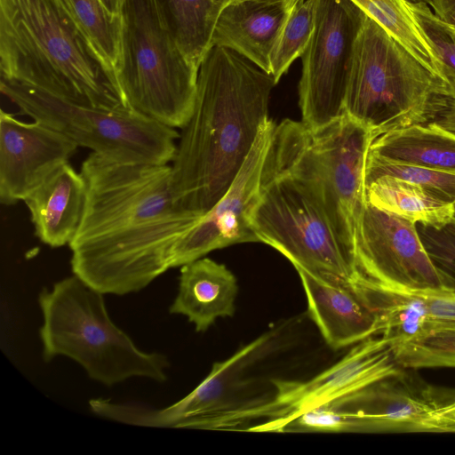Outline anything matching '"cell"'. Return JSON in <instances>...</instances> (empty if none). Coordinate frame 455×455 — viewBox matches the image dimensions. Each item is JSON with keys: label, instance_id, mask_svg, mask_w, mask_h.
I'll use <instances>...</instances> for the list:
<instances>
[{"label": "cell", "instance_id": "5bb4252c", "mask_svg": "<svg viewBox=\"0 0 455 455\" xmlns=\"http://www.w3.org/2000/svg\"><path fill=\"white\" fill-rule=\"evenodd\" d=\"M274 333H266L248 343L228 359L215 363L206 378L188 395L164 409L138 403L110 401L103 415L111 420L151 427L196 428L204 420L227 408L225 398L243 371L259 359L270 347Z\"/></svg>", "mask_w": 455, "mask_h": 455}, {"label": "cell", "instance_id": "6da1fadb", "mask_svg": "<svg viewBox=\"0 0 455 455\" xmlns=\"http://www.w3.org/2000/svg\"><path fill=\"white\" fill-rule=\"evenodd\" d=\"M80 172L86 196L68 244L72 271L104 294L140 291L172 268L177 243L202 216L174 204L169 164L92 152Z\"/></svg>", "mask_w": 455, "mask_h": 455}, {"label": "cell", "instance_id": "d6a6232c", "mask_svg": "<svg viewBox=\"0 0 455 455\" xmlns=\"http://www.w3.org/2000/svg\"><path fill=\"white\" fill-rule=\"evenodd\" d=\"M418 432L455 433V397L437 404L420 423Z\"/></svg>", "mask_w": 455, "mask_h": 455}, {"label": "cell", "instance_id": "9a60e30c", "mask_svg": "<svg viewBox=\"0 0 455 455\" xmlns=\"http://www.w3.org/2000/svg\"><path fill=\"white\" fill-rule=\"evenodd\" d=\"M78 145L61 132L0 111V202L24 200L52 172L68 163Z\"/></svg>", "mask_w": 455, "mask_h": 455}, {"label": "cell", "instance_id": "cb8c5ba5", "mask_svg": "<svg viewBox=\"0 0 455 455\" xmlns=\"http://www.w3.org/2000/svg\"><path fill=\"white\" fill-rule=\"evenodd\" d=\"M403 45L434 75L444 81L443 64L419 28L408 0H350Z\"/></svg>", "mask_w": 455, "mask_h": 455}, {"label": "cell", "instance_id": "5b68a950", "mask_svg": "<svg viewBox=\"0 0 455 455\" xmlns=\"http://www.w3.org/2000/svg\"><path fill=\"white\" fill-rule=\"evenodd\" d=\"M103 295L76 275L40 292L44 359L71 358L91 379L106 386L132 377L165 381L170 367L167 356L140 349L112 322Z\"/></svg>", "mask_w": 455, "mask_h": 455}, {"label": "cell", "instance_id": "4fadbf2b", "mask_svg": "<svg viewBox=\"0 0 455 455\" xmlns=\"http://www.w3.org/2000/svg\"><path fill=\"white\" fill-rule=\"evenodd\" d=\"M275 125L269 118L261 124L251 152L227 193L177 243L172 267H181L217 249L259 242L252 219L261 196L264 164Z\"/></svg>", "mask_w": 455, "mask_h": 455}, {"label": "cell", "instance_id": "f546056e", "mask_svg": "<svg viewBox=\"0 0 455 455\" xmlns=\"http://www.w3.org/2000/svg\"><path fill=\"white\" fill-rule=\"evenodd\" d=\"M410 8L443 64L455 70V25L439 18L423 0L410 2Z\"/></svg>", "mask_w": 455, "mask_h": 455}, {"label": "cell", "instance_id": "e575fe53", "mask_svg": "<svg viewBox=\"0 0 455 455\" xmlns=\"http://www.w3.org/2000/svg\"><path fill=\"white\" fill-rule=\"evenodd\" d=\"M126 0H100L106 10L112 15L121 16Z\"/></svg>", "mask_w": 455, "mask_h": 455}, {"label": "cell", "instance_id": "d590c367", "mask_svg": "<svg viewBox=\"0 0 455 455\" xmlns=\"http://www.w3.org/2000/svg\"><path fill=\"white\" fill-rule=\"evenodd\" d=\"M229 1H234V0H227V2H229ZM254 1L265 2V3H283V2H296L297 0H254Z\"/></svg>", "mask_w": 455, "mask_h": 455}, {"label": "cell", "instance_id": "44dd1931", "mask_svg": "<svg viewBox=\"0 0 455 455\" xmlns=\"http://www.w3.org/2000/svg\"><path fill=\"white\" fill-rule=\"evenodd\" d=\"M369 152L380 158L455 173V135L428 124L375 137Z\"/></svg>", "mask_w": 455, "mask_h": 455}, {"label": "cell", "instance_id": "484cf974", "mask_svg": "<svg viewBox=\"0 0 455 455\" xmlns=\"http://www.w3.org/2000/svg\"><path fill=\"white\" fill-rule=\"evenodd\" d=\"M316 0H297L271 55V75L278 83L307 49L315 28Z\"/></svg>", "mask_w": 455, "mask_h": 455}, {"label": "cell", "instance_id": "7402d4cb", "mask_svg": "<svg viewBox=\"0 0 455 455\" xmlns=\"http://www.w3.org/2000/svg\"><path fill=\"white\" fill-rule=\"evenodd\" d=\"M227 0H152L159 21L187 60L199 69L212 46L218 17Z\"/></svg>", "mask_w": 455, "mask_h": 455}, {"label": "cell", "instance_id": "f1b7e54d", "mask_svg": "<svg viewBox=\"0 0 455 455\" xmlns=\"http://www.w3.org/2000/svg\"><path fill=\"white\" fill-rule=\"evenodd\" d=\"M416 228L432 263L455 289V219L438 226L416 223Z\"/></svg>", "mask_w": 455, "mask_h": 455}, {"label": "cell", "instance_id": "d4e9b609", "mask_svg": "<svg viewBox=\"0 0 455 455\" xmlns=\"http://www.w3.org/2000/svg\"><path fill=\"white\" fill-rule=\"evenodd\" d=\"M104 60L115 69L119 58L121 16L110 14L100 0H59Z\"/></svg>", "mask_w": 455, "mask_h": 455}, {"label": "cell", "instance_id": "836d02e7", "mask_svg": "<svg viewBox=\"0 0 455 455\" xmlns=\"http://www.w3.org/2000/svg\"><path fill=\"white\" fill-rule=\"evenodd\" d=\"M442 20L455 25V0H426Z\"/></svg>", "mask_w": 455, "mask_h": 455}, {"label": "cell", "instance_id": "e0dca14e", "mask_svg": "<svg viewBox=\"0 0 455 455\" xmlns=\"http://www.w3.org/2000/svg\"><path fill=\"white\" fill-rule=\"evenodd\" d=\"M295 3L227 2L218 17L212 46L232 50L271 75V55Z\"/></svg>", "mask_w": 455, "mask_h": 455}, {"label": "cell", "instance_id": "1f68e13d", "mask_svg": "<svg viewBox=\"0 0 455 455\" xmlns=\"http://www.w3.org/2000/svg\"><path fill=\"white\" fill-rule=\"evenodd\" d=\"M443 74L439 108L427 124L455 135V70L443 64Z\"/></svg>", "mask_w": 455, "mask_h": 455}, {"label": "cell", "instance_id": "83f0119b", "mask_svg": "<svg viewBox=\"0 0 455 455\" xmlns=\"http://www.w3.org/2000/svg\"><path fill=\"white\" fill-rule=\"evenodd\" d=\"M393 350L396 362L404 369L455 368V331L436 333Z\"/></svg>", "mask_w": 455, "mask_h": 455}, {"label": "cell", "instance_id": "30bf717a", "mask_svg": "<svg viewBox=\"0 0 455 455\" xmlns=\"http://www.w3.org/2000/svg\"><path fill=\"white\" fill-rule=\"evenodd\" d=\"M404 370L395 358L391 341L381 335L373 336L355 344L338 363L309 380L275 381L276 391L271 400L242 405L236 410L235 419L243 425L267 418V421L247 431L281 432L299 414L335 404Z\"/></svg>", "mask_w": 455, "mask_h": 455}, {"label": "cell", "instance_id": "8d00e7d4", "mask_svg": "<svg viewBox=\"0 0 455 455\" xmlns=\"http://www.w3.org/2000/svg\"><path fill=\"white\" fill-rule=\"evenodd\" d=\"M453 210H454V212H453V218L455 219V204H453Z\"/></svg>", "mask_w": 455, "mask_h": 455}, {"label": "cell", "instance_id": "8992f818", "mask_svg": "<svg viewBox=\"0 0 455 455\" xmlns=\"http://www.w3.org/2000/svg\"><path fill=\"white\" fill-rule=\"evenodd\" d=\"M444 81L366 15L357 36L344 112L375 137L427 124L439 107Z\"/></svg>", "mask_w": 455, "mask_h": 455}, {"label": "cell", "instance_id": "603a6c76", "mask_svg": "<svg viewBox=\"0 0 455 455\" xmlns=\"http://www.w3.org/2000/svg\"><path fill=\"white\" fill-rule=\"evenodd\" d=\"M366 203L414 223L442 225L453 218V204L424 188L392 176L365 183Z\"/></svg>", "mask_w": 455, "mask_h": 455}, {"label": "cell", "instance_id": "4dcf8cb0", "mask_svg": "<svg viewBox=\"0 0 455 455\" xmlns=\"http://www.w3.org/2000/svg\"><path fill=\"white\" fill-rule=\"evenodd\" d=\"M357 432L355 418L335 405H323L304 411L283 427L281 432Z\"/></svg>", "mask_w": 455, "mask_h": 455}, {"label": "cell", "instance_id": "3957f363", "mask_svg": "<svg viewBox=\"0 0 455 455\" xmlns=\"http://www.w3.org/2000/svg\"><path fill=\"white\" fill-rule=\"evenodd\" d=\"M0 76L79 106L132 108L115 69L59 0H0Z\"/></svg>", "mask_w": 455, "mask_h": 455}, {"label": "cell", "instance_id": "7a4b0ae2", "mask_svg": "<svg viewBox=\"0 0 455 455\" xmlns=\"http://www.w3.org/2000/svg\"><path fill=\"white\" fill-rule=\"evenodd\" d=\"M276 84L272 75L235 52L216 45L209 49L171 165L177 207L202 216L227 193L268 118Z\"/></svg>", "mask_w": 455, "mask_h": 455}, {"label": "cell", "instance_id": "8fae6325", "mask_svg": "<svg viewBox=\"0 0 455 455\" xmlns=\"http://www.w3.org/2000/svg\"><path fill=\"white\" fill-rule=\"evenodd\" d=\"M366 14L350 0H316L315 28L302 54L301 121L316 129L344 112L355 44Z\"/></svg>", "mask_w": 455, "mask_h": 455}, {"label": "cell", "instance_id": "9c48e42d", "mask_svg": "<svg viewBox=\"0 0 455 455\" xmlns=\"http://www.w3.org/2000/svg\"><path fill=\"white\" fill-rule=\"evenodd\" d=\"M252 228L259 242L281 252L296 270L354 290L364 281L322 207L290 176L263 170Z\"/></svg>", "mask_w": 455, "mask_h": 455}, {"label": "cell", "instance_id": "277c9868", "mask_svg": "<svg viewBox=\"0 0 455 455\" xmlns=\"http://www.w3.org/2000/svg\"><path fill=\"white\" fill-rule=\"evenodd\" d=\"M374 138L371 128L345 112L316 129L284 119L275 125L264 164L307 188L355 261L366 204V161Z\"/></svg>", "mask_w": 455, "mask_h": 455}, {"label": "cell", "instance_id": "ac0fdd59", "mask_svg": "<svg viewBox=\"0 0 455 455\" xmlns=\"http://www.w3.org/2000/svg\"><path fill=\"white\" fill-rule=\"evenodd\" d=\"M308 314L333 349L380 335L376 314L355 290L325 282L298 269Z\"/></svg>", "mask_w": 455, "mask_h": 455}, {"label": "cell", "instance_id": "2e32d148", "mask_svg": "<svg viewBox=\"0 0 455 455\" xmlns=\"http://www.w3.org/2000/svg\"><path fill=\"white\" fill-rule=\"evenodd\" d=\"M405 370L332 405L355 418L357 432H418L429 412L446 398L432 387L414 382Z\"/></svg>", "mask_w": 455, "mask_h": 455}, {"label": "cell", "instance_id": "52a82bcc", "mask_svg": "<svg viewBox=\"0 0 455 455\" xmlns=\"http://www.w3.org/2000/svg\"><path fill=\"white\" fill-rule=\"evenodd\" d=\"M115 72L134 110L182 129L196 99L198 68L161 25L152 0H126Z\"/></svg>", "mask_w": 455, "mask_h": 455}, {"label": "cell", "instance_id": "d6986e66", "mask_svg": "<svg viewBox=\"0 0 455 455\" xmlns=\"http://www.w3.org/2000/svg\"><path fill=\"white\" fill-rule=\"evenodd\" d=\"M85 196V180L68 163L52 172L23 200L37 238L52 248L69 244L79 227Z\"/></svg>", "mask_w": 455, "mask_h": 455}, {"label": "cell", "instance_id": "ffe728a7", "mask_svg": "<svg viewBox=\"0 0 455 455\" xmlns=\"http://www.w3.org/2000/svg\"><path fill=\"white\" fill-rule=\"evenodd\" d=\"M237 293L236 278L224 264L200 258L181 266L178 293L169 311L187 316L203 332L218 318L235 314Z\"/></svg>", "mask_w": 455, "mask_h": 455}, {"label": "cell", "instance_id": "74e56055", "mask_svg": "<svg viewBox=\"0 0 455 455\" xmlns=\"http://www.w3.org/2000/svg\"><path fill=\"white\" fill-rule=\"evenodd\" d=\"M409 2H419V1H421V0H408Z\"/></svg>", "mask_w": 455, "mask_h": 455}, {"label": "cell", "instance_id": "4316f807", "mask_svg": "<svg viewBox=\"0 0 455 455\" xmlns=\"http://www.w3.org/2000/svg\"><path fill=\"white\" fill-rule=\"evenodd\" d=\"M380 176H392L413 183L438 199L455 204V173L395 163L368 152L365 183Z\"/></svg>", "mask_w": 455, "mask_h": 455}, {"label": "cell", "instance_id": "ba28073f", "mask_svg": "<svg viewBox=\"0 0 455 455\" xmlns=\"http://www.w3.org/2000/svg\"><path fill=\"white\" fill-rule=\"evenodd\" d=\"M0 89L22 114L94 153L121 162L153 164H168L175 156L180 133L133 108L79 106L4 76Z\"/></svg>", "mask_w": 455, "mask_h": 455}, {"label": "cell", "instance_id": "7c38bea8", "mask_svg": "<svg viewBox=\"0 0 455 455\" xmlns=\"http://www.w3.org/2000/svg\"><path fill=\"white\" fill-rule=\"evenodd\" d=\"M355 261L368 281L389 289H453L435 268L416 223L366 203L360 220Z\"/></svg>", "mask_w": 455, "mask_h": 455}]
</instances>
